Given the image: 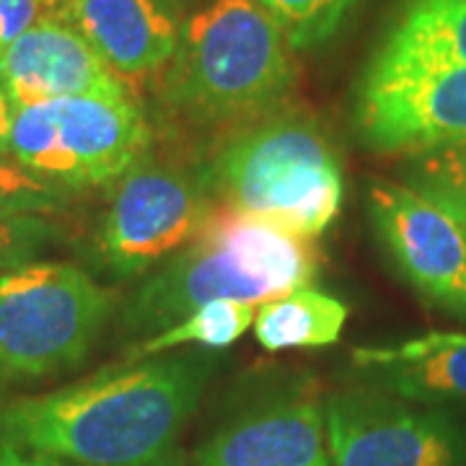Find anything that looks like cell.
I'll use <instances>...</instances> for the list:
<instances>
[{
	"instance_id": "obj_14",
	"label": "cell",
	"mask_w": 466,
	"mask_h": 466,
	"mask_svg": "<svg viewBox=\"0 0 466 466\" xmlns=\"http://www.w3.org/2000/svg\"><path fill=\"white\" fill-rule=\"evenodd\" d=\"M352 366L366 386L415 404L466 401V334H425L417 339L352 350Z\"/></svg>"
},
{
	"instance_id": "obj_15",
	"label": "cell",
	"mask_w": 466,
	"mask_h": 466,
	"mask_svg": "<svg viewBox=\"0 0 466 466\" xmlns=\"http://www.w3.org/2000/svg\"><path fill=\"white\" fill-rule=\"evenodd\" d=\"M350 309L317 288H299L267 300L254 314V337L269 352L329 348L345 329Z\"/></svg>"
},
{
	"instance_id": "obj_6",
	"label": "cell",
	"mask_w": 466,
	"mask_h": 466,
	"mask_svg": "<svg viewBox=\"0 0 466 466\" xmlns=\"http://www.w3.org/2000/svg\"><path fill=\"white\" fill-rule=\"evenodd\" d=\"M153 143L135 101L67 96L14 109L8 156L67 192L112 184Z\"/></svg>"
},
{
	"instance_id": "obj_23",
	"label": "cell",
	"mask_w": 466,
	"mask_h": 466,
	"mask_svg": "<svg viewBox=\"0 0 466 466\" xmlns=\"http://www.w3.org/2000/svg\"><path fill=\"white\" fill-rule=\"evenodd\" d=\"M0 466H73L60 461V459H52V456H42V453H34V451L21 449L14 443H5L0 441Z\"/></svg>"
},
{
	"instance_id": "obj_10",
	"label": "cell",
	"mask_w": 466,
	"mask_h": 466,
	"mask_svg": "<svg viewBox=\"0 0 466 466\" xmlns=\"http://www.w3.org/2000/svg\"><path fill=\"white\" fill-rule=\"evenodd\" d=\"M368 216L401 278L422 299L466 317L464 226L404 182L370 179Z\"/></svg>"
},
{
	"instance_id": "obj_22",
	"label": "cell",
	"mask_w": 466,
	"mask_h": 466,
	"mask_svg": "<svg viewBox=\"0 0 466 466\" xmlns=\"http://www.w3.org/2000/svg\"><path fill=\"white\" fill-rule=\"evenodd\" d=\"M57 5L60 0H0V60L21 34L52 16Z\"/></svg>"
},
{
	"instance_id": "obj_9",
	"label": "cell",
	"mask_w": 466,
	"mask_h": 466,
	"mask_svg": "<svg viewBox=\"0 0 466 466\" xmlns=\"http://www.w3.org/2000/svg\"><path fill=\"white\" fill-rule=\"evenodd\" d=\"M332 466H466V433L431 404L373 386L324 397Z\"/></svg>"
},
{
	"instance_id": "obj_7",
	"label": "cell",
	"mask_w": 466,
	"mask_h": 466,
	"mask_svg": "<svg viewBox=\"0 0 466 466\" xmlns=\"http://www.w3.org/2000/svg\"><path fill=\"white\" fill-rule=\"evenodd\" d=\"M355 127L379 153H420L466 137V66L389 32L355 94Z\"/></svg>"
},
{
	"instance_id": "obj_2",
	"label": "cell",
	"mask_w": 466,
	"mask_h": 466,
	"mask_svg": "<svg viewBox=\"0 0 466 466\" xmlns=\"http://www.w3.org/2000/svg\"><path fill=\"white\" fill-rule=\"evenodd\" d=\"M299 81L293 47L257 0H213L179 29L161 101L205 130H238L288 106Z\"/></svg>"
},
{
	"instance_id": "obj_13",
	"label": "cell",
	"mask_w": 466,
	"mask_h": 466,
	"mask_svg": "<svg viewBox=\"0 0 466 466\" xmlns=\"http://www.w3.org/2000/svg\"><path fill=\"white\" fill-rule=\"evenodd\" d=\"M63 18L122 78L153 76L171 63L179 26L158 0H60Z\"/></svg>"
},
{
	"instance_id": "obj_1",
	"label": "cell",
	"mask_w": 466,
	"mask_h": 466,
	"mask_svg": "<svg viewBox=\"0 0 466 466\" xmlns=\"http://www.w3.org/2000/svg\"><path fill=\"white\" fill-rule=\"evenodd\" d=\"M213 360L164 352L47 394L0 400V441L73 466H187L179 451Z\"/></svg>"
},
{
	"instance_id": "obj_4",
	"label": "cell",
	"mask_w": 466,
	"mask_h": 466,
	"mask_svg": "<svg viewBox=\"0 0 466 466\" xmlns=\"http://www.w3.org/2000/svg\"><path fill=\"white\" fill-rule=\"evenodd\" d=\"M200 174L218 208L306 238L329 231L345 200L332 135L296 106L233 130Z\"/></svg>"
},
{
	"instance_id": "obj_11",
	"label": "cell",
	"mask_w": 466,
	"mask_h": 466,
	"mask_svg": "<svg viewBox=\"0 0 466 466\" xmlns=\"http://www.w3.org/2000/svg\"><path fill=\"white\" fill-rule=\"evenodd\" d=\"M189 466H332L317 383L299 381L249 404L202 441Z\"/></svg>"
},
{
	"instance_id": "obj_5",
	"label": "cell",
	"mask_w": 466,
	"mask_h": 466,
	"mask_svg": "<svg viewBox=\"0 0 466 466\" xmlns=\"http://www.w3.org/2000/svg\"><path fill=\"white\" fill-rule=\"evenodd\" d=\"M116 296L67 262H29L0 275V389L81 366Z\"/></svg>"
},
{
	"instance_id": "obj_25",
	"label": "cell",
	"mask_w": 466,
	"mask_h": 466,
	"mask_svg": "<svg viewBox=\"0 0 466 466\" xmlns=\"http://www.w3.org/2000/svg\"><path fill=\"white\" fill-rule=\"evenodd\" d=\"M461 226H464V236H466V223H461Z\"/></svg>"
},
{
	"instance_id": "obj_3",
	"label": "cell",
	"mask_w": 466,
	"mask_h": 466,
	"mask_svg": "<svg viewBox=\"0 0 466 466\" xmlns=\"http://www.w3.org/2000/svg\"><path fill=\"white\" fill-rule=\"evenodd\" d=\"M314 238L259 218L213 210L200 236L150 272L122 311L127 334H158L213 300L262 306L314 283Z\"/></svg>"
},
{
	"instance_id": "obj_16",
	"label": "cell",
	"mask_w": 466,
	"mask_h": 466,
	"mask_svg": "<svg viewBox=\"0 0 466 466\" xmlns=\"http://www.w3.org/2000/svg\"><path fill=\"white\" fill-rule=\"evenodd\" d=\"M254 309L257 306L238 303V300H213L198 311H192L189 317H184L182 321L171 324L164 332L150 334L143 342H137L127 352V360L164 355L184 345H200L210 350L231 348L254 324V314H257Z\"/></svg>"
},
{
	"instance_id": "obj_19",
	"label": "cell",
	"mask_w": 466,
	"mask_h": 466,
	"mask_svg": "<svg viewBox=\"0 0 466 466\" xmlns=\"http://www.w3.org/2000/svg\"><path fill=\"white\" fill-rule=\"evenodd\" d=\"M278 21L293 50H317L348 21L360 0H257Z\"/></svg>"
},
{
	"instance_id": "obj_8",
	"label": "cell",
	"mask_w": 466,
	"mask_h": 466,
	"mask_svg": "<svg viewBox=\"0 0 466 466\" xmlns=\"http://www.w3.org/2000/svg\"><path fill=\"white\" fill-rule=\"evenodd\" d=\"M216 210L200 171L150 158L148 153L115 184L94 236V251L116 278L156 272L189 247Z\"/></svg>"
},
{
	"instance_id": "obj_21",
	"label": "cell",
	"mask_w": 466,
	"mask_h": 466,
	"mask_svg": "<svg viewBox=\"0 0 466 466\" xmlns=\"http://www.w3.org/2000/svg\"><path fill=\"white\" fill-rule=\"evenodd\" d=\"M60 238L57 223L34 213H0V267H24Z\"/></svg>"
},
{
	"instance_id": "obj_24",
	"label": "cell",
	"mask_w": 466,
	"mask_h": 466,
	"mask_svg": "<svg viewBox=\"0 0 466 466\" xmlns=\"http://www.w3.org/2000/svg\"><path fill=\"white\" fill-rule=\"evenodd\" d=\"M11 122H14V106L0 91V150L8 153V135H11Z\"/></svg>"
},
{
	"instance_id": "obj_20",
	"label": "cell",
	"mask_w": 466,
	"mask_h": 466,
	"mask_svg": "<svg viewBox=\"0 0 466 466\" xmlns=\"http://www.w3.org/2000/svg\"><path fill=\"white\" fill-rule=\"evenodd\" d=\"M70 192L39 179L14 156L0 150V213H34L52 216L67 208Z\"/></svg>"
},
{
	"instance_id": "obj_12",
	"label": "cell",
	"mask_w": 466,
	"mask_h": 466,
	"mask_svg": "<svg viewBox=\"0 0 466 466\" xmlns=\"http://www.w3.org/2000/svg\"><path fill=\"white\" fill-rule=\"evenodd\" d=\"M0 91L14 109L67 96L135 101L122 76L57 16L36 21L5 50L0 60Z\"/></svg>"
},
{
	"instance_id": "obj_17",
	"label": "cell",
	"mask_w": 466,
	"mask_h": 466,
	"mask_svg": "<svg viewBox=\"0 0 466 466\" xmlns=\"http://www.w3.org/2000/svg\"><path fill=\"white\" fill-rule=\"evenodd\" d=\"M404 184L466 223V137L404 158Z\"/></svg>"
},
{
	"instance_id": "obj_18",
	"label": "cell",
	"mask_w": 466,
	"mask_h": 466,
	"mask_svg": "<svg viewBox=\"0 0 466 466\" xmlns=\"http://www.w3.org/2000/svg\"><path fill=\"white\" fill-rule=\"evenodd\" d=\"M391 32L466 66V0H407Z\"/></svg>"
}]
</instances>
